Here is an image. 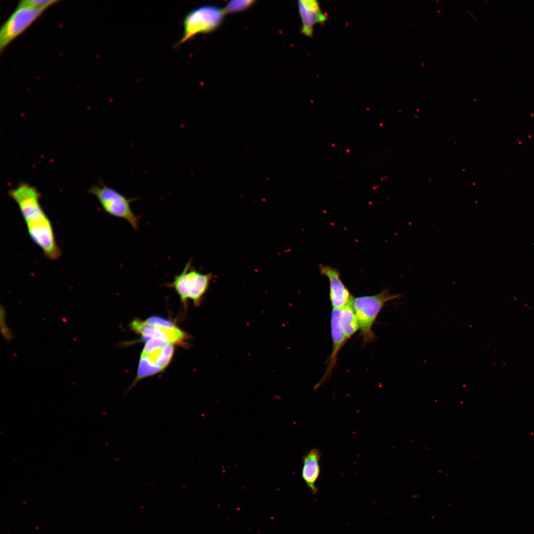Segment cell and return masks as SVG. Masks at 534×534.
<instances>
[{
  "instance_id": "6",
  "label": "cell",
  "mask_w": 534,
  "mask_h": 534,
  "mask_svg": "<svg viewBox=\"0 0 534 534\" xmlns=\"http://www.w3.org/2000/svg\"><path fill=\"white\" fill-rule=\"evenodd\" d=\"M45 9L18 5L1 27L0 52L27 29Z\"/></svg>"
},
{
  "instance_id": "1",
  "label": "cell",
  "mask_w": 534,
  "mask_h": 534,
  "mask_svg": "<svg viewBox=\"0 0 534 534\" xmlns=\"http://www.w3.org/2000/svg\"><path fill=\"white\" fill-rule=\"evenodd\" d=\"M8 193L18 206L32 241L47 259H58L61 251L51 222L40 204L41 194L37 189L27 183L20 182Z\"/></svg>"
},
{
  "instance_id": "19",
  "label": "cell",
  "mask_w": 534,
  "mask_h": 534,
  "mask_svg": "<svg viewBox=\"0 0 534 534\" xmlns=\"http://www.w3.org/2000/svg\"><path fill=\"white\" fill-rule=\"evenodd\" d=\"M146 321L150 324L164 327H174L176 326L171 321L163 317L157 316H151Z\"/></svg>"
},
{
  "instance_id": "13",
  "label": "cell",
  "mask_w": 534,
  "mask_h": 534,
  "mask_svg": "<svg viewBox=\"0 0 534 534\" xmlns=\"http://www.w3.org/2000/svg\"><path fill=\"white\" fill-rule=\"evenodd\" d=\"M174 352V344H168L144 356L163 370L169 364Z\"/></svg>"
},
{
  "instance_id": "18",
  "label": "cell",
  "mask_w": 534,
  "mask_h": 534,
  "mask_svg": "<svg viewBox=\"0 0 534 534\" xmlns=\"http://www.w3.org/2000/svg\"><path fill=\"white\" fill-rule=\"evenodd\" d=\"M6 312L4 308L1 305L0 309V321L1 333L4 338L7 341H9L13 339V336L10 329L7 327L5 322Z\"/></svg>"
},
{
  "instance_id": "15",
  "label": "cell",
  "mask_w": 534,
  "mask_h": 534,
  "mask_svg": "<svg viewBox=\"0 0 534 534\" xmlns=\"http://www.w3.org/2000/svg\"><path fill=\"white\" fill-rule=\"evenodd\" d=\"M254 2L250 0H231L225 5L223 9L225 14L240 12L249 8Z\"/></svg>"
},
{
  "instance_id": "12",
  "label": "cell",
  "mask_w": 534,
  "mask_h": 534,
  "mask_svg": "<svg viewBox=\"0 0 534 534\" xmlns=\"http://www.w3.org/2000/svg\"><path fill=\"white\" fill-rule=\"evenodd\" d=\"M339 323L342 330L348 340L359 330L358 320L352 306V302L340 309Z\"/></svg>"
},
{
  "instance_id": "4",
  "label": "cell",
  "mask_w": 534,
  "mask_h": 534,
  "mask_svg": "<svg viewBox=\"0 0 534 534\" xmlns=\"http://www.w3.org/2000/svg\"><path fill=\"white\" fill-rule=\"evenodd\" d=\"M88 192L97 199L106 213L127 221L134 229H138L139 219L131 206V204L138 198H127L120 192L102 182L98 185L91 186Z\"/></svg>"
},
{
  "instance_id": "10",
  "label": "cell",
  "mask_w": 534,
  "mask_h": 534,
  "mask_svg": "<svg viewBox=\"0 0 534 534\" xmlns=\"http://www.w3.org/2000/svg\"><path fill=\"white\" fill-rule=\"evenodd\" d=\"M298 8L302 23L301 32L305 36L311 38L314 26L325 22L327 16L316 0H299Z\"/></svg>"
},
{
  "instance_id": "11",
  "label": "cell",
  "mask_w": 534,
  "mask_h": 534,
  "mask_svg": "<svg viewBox=\"0 0 534 534\" xmlns=\"http://www.w3.org/2000/svg\"><path fill=\"white\" fill-rule=\"evenodd\" d=\"M320 451L316 448H313L308 451L303 458L302 477L313 494L317 493L318 491L315 483L320 473Z\"/></svg>"
},
{
  "instance_id": "5",
  "label": "cell",
  "mask_w": 534,
  "mask_h": 534,
  "mask_svg": "<svg viewBox=\"0 0 534 534\" xmlns=\"http://www.w3.org/2000/svg\"><path fill=\"white\" fill-rule=\"evenodd\" d=\"M211 278V274H203L194 269L190 259L182 271L176 275L173 281L166 286L174 289L184 305L189 299L198 305L207 291Z\"/></svg>"
},
{
  "instance_id": "7",
  "label": "cell",
  "mask_w": 534,
  "mask_h": 534,
  "mask_svg": "<svg viewBox=\"0 0 534 534\" xmlns=\"http://www.w3.org/2000/svg\"><path fill=\"white\" fill-rule=\"evenodd\" d=\"M130 325L132 330L141 335L143 340L146 341L151 339H162L174 344L187 337L186 334L176 326L164 327L138 319L132 321Z\"/></svg>"
},
{
  "instance_id": "14",
  "label": "cell",
  "mask_w": 534,
  "mask_h": 534,
  "mask_svg": "<svg viewBox=\"0 0 534 534\" xmlns=\"http://www.w3.org/2000/svg\"><path fill=\"white\" fill-rule=\"evenodd\" d=\"M162 370L159 366L151 361L147 356H141L136 378L129 387L128 392L133 388L140 380L156 374Z\"/></svg>"
},
{
  "instance_id": "16",
  "label": "cell",
  "mask_w": 534,
  "mask_h": 534,
  "mask_svg": "<svg viewBox=\"0 0 534 534\" xmlns=\"http://www.w3.org/2000/svg\"><path fill=\"white\" fill-rule=\"evenodd\" d=\"M168 344L170 343L162 339H149L146 341L141 355L148 354L154 350L163 348Z\"/></svg>"
},
{
  "instance_id": "3",
  "label": "cell",
  "mask_w": 534,
  "mask_h": 534,
  "mask_svg": "<svg viewBox=\"0 0 534 534\" xmlns=\"http://www.w3.org/2000/svg\"><path fill=\"white\" fill-rule=\"evenodd\" d=\"M224 15L223 9L213 5H202L190 10L183 18L182 36L175 47L192 40L197 34L213 32L221 25Z\"/></svg>"
},
{
  "instance_id": "2",
  "label": "cell",
  "mask_w": 534,
  "mask_h": 534,
  "mask_svg": "<svg viewBox=\"0 0 534 534\" xmlns=\"http://www.w3.org/2000/svg\"><path fill=\"white\" fill-rule=\"evenodd\" d=\"M402 297V294H391L388 288L375 295L354 297L352 305L358 320L363 345L376 340L373 326L385 304Z\"/></svg>"
},
{
  "instance_id": "17",
  "label": "cell",
  "mask_w": 534,
  "mask_h": 534,
  "mask_svg": "<svg viewBox=\"0 0 534 534\" xmlns=\"http://www.w3.org/2000/svg\"><path fill=\"white\" fill-rule=\"evenodd\" d=\"M58 1L57 0H23L19 2L18 5L46 9Z\"/></svg>"
},
{
  "instance_id": "9",
  "label": "cell",
  "mask_w": 534,
  "mask_h": 534,
  "mask_svg": "<svg viewBox=\"0 0 534 534\" xmlns=\"http://www.w3.org/2000/svg\"><path fill=\"white\" fill-rule=\"evenodd\" d=\"M340 309H333L330 317V329L332 341V351L328 357L327 366L324 374L319 381L316 384L314 389H317L331 376L335 368L338 353L345 345L348 339L345 336L339 323Z\"/></svg>"
},
{
  "instance_id": "8",
  "label": "cell",
  "mask_w": 534,
  "mask_h": 534,
  "mask_svg": "<svg viewBox=\"0 0 534 534\" xmlns=\"http://www.w3.org/2000/svg\"><path fill=\"white\" fill-rule=\"evenodd\" d=\"M320 273L329 282V299L333 309H341L352 302L354 297L343 282L340 272L335 268L320 265Z\"/></svg>"
}]
</instances>
